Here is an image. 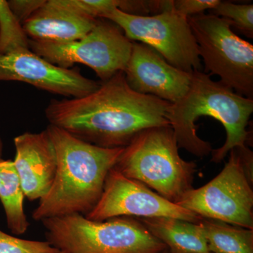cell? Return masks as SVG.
I'll use <instances>...</instances> for the list:
<instances>
[{"mask_svg":"<svg viewBox=\"0 0 253 253\" xmlns=\"http://www.w3.org/2000/svg\"><path fill=\"white\" fill-rule=\"evenodd\" d=\"M121 28L128 39L152 48L169 64L193 73L202 62L188 18L171 10L149 16H135L113 9L105 15Z\"/></svg>","mask_w":253,"mask_h":253,"instance_id":"9","label":"cell"},{"mask_svg":"<svg viewBox=\"0 0 253 253\" xmlns=\"http://www.w3.org/2000/svg\"><path fill=\"white\" fill-rule=\"evenodd\" d=\"M196 165L181 158L170 126L141 131L124 147L115 168L176 204L192 189Z\"/></svg>","mask_w":253,"mask_h":253,"instance_id":"4","label":"cell"},{"mask_svg":"<svg viewBox=\"0 0 253 253\" xmlns=\"http://www.w3.org/2000/svg\"><path fill=\"white\" fill-rule=\"evenodd\" d=\"M4 81L28 83L51 94L71 98L85 96L100 86L78 69L51 64L31 49L0 54V82Z\"/></svg>","mask_w":253,"mask_h":253,"instance_id":"11","label":"cell"},{"mask_svg":"<svg viewBox=\"0 0 253 253\" xmlns=\"http://www.w3.org/2000/svg\"><path fill=\"white\" fill-rule=\"evenodd\" d=\"M85 217L98 221L121 217L175 218L193 223L201 219L144 184L123 175L115 168L106 176L99 201Z\"/></svg>","mask_w":253,"mask_h":253,"instance_id":"10","label":"cell"},{"mask_svg":"<svg viewBox=\"0 0 253 253\" xmlns=\"http://www.w3.org/2000/svg\"><path fill=\"white\" fill-rule=\"evenodd\" d=\"M205 73L238 94L253 99V46L233 31L230 20L204 13L188 18Z\"/></svg>","mask_w":253,"mask_h":253,"instance_id":"7","label":"cell"},{"mask_svg":"<svg viewBox=\"0 0 253 253\" xmlns=\"http://www.w3.org/2000/svg\"></svg>","mask_w":253,"mask_h":253,"instance_id":"26","label":"cell"},{"mask_svg":"<svg viewBox=\"0 0 253 253\" xmlns=\"http://www.w3.org/2000/svg\"><path fill=\"white\" fill-rule=\"evenodd\" d=\"M197 224L211 253H253V229L204 218Z\"/></svg>","mask_w":253,"mask_h":253,"instance_id":"17","label":"cell"},{"mask_svg":"<svg viewBox=\"0 0 253 253\" xmlns=\"http://www.w3.org/2000/svg\"><path fill=\"white\" fill-rule=\"evenodd\" d=\"M220 0H175L172 1V11L186 18L202 14L220 3Z\"/></svg>","mask_w":253,"mask_h":253,"instance_id":"21","label":"cell"},{"mask_svg":"<svg viewBox=\"0 0 253 253\" xmlns=\"http://www.w3.org/2000/svg\"><path fill=\"white\" fill-rule=\"evenodd\" d=\"M162 253H174L173 252L172 250H170L169 249H168L166 250V251H164V252H163Z\"/></svg>","mask_w":253,"mask_h":253,"instance_id":"24","label":"cell"},{"mask_svg":"<svg viewBox=\"0 0 253 253\" xmlns=\"http://www.w3.org/2000/svg\"><path fill=\"white\" fill-rule=\"evenodd\" d=\"M131 89L175 104L189 91L192 73L169 64L152 48L133 42L130 58L124 71Z\"/></svg>","mask_w":253,"mask_h":253,"instance_id":"12","label":"cell"},{"mask_svg":"<svg viewBox=\"0 0 253 253\" xmlns=\"http://www.w3.org/2000/svg\"><path fill=\"white\" fill-rule=\"evenodd\" d=\"M25 195L14 161L0 158V201L6 224L15 235H22L30 224L24 211Z\"/></svg>","mask_w":253,"mask_h":253,"instance_id":"16","label":"cell"},{"mask_svg":"<svg viewBox=\"0 0 253 253\" xmlns=\"http://www.w3.org/2000/svg\"><path fill=\"white\" fill-rule=\"evenodd\" d=\"M98 19L83 12L74 0H46L22 26L31 41L70 42L88 34Z\"/></svg>","mask_w":253,"mask_h":253,"instance_id":"14","label":"cell"},{"mask_svg":"<svg viewBox=\"0 0 253 253\" xmlns=\"http://www.w3.org/2000/svg\"><path fill=\"white\" fill-rule=\"evenodd\" d=\"M30 49L51 64L71 68L81 63L91 68L103 82L124 72L133 42L121 28L109 20L99 18L88 34L70 42H47L29 39Z\"/></svg>","mask_w":253,"mask_h":253,"instance_id":"8","label":"cell"},{"mask_svg":"<svg viewBox=\"0 0 253 253\" xmlns=\"http://www.w3.org/2000/svg\"><path fill=\"white\" fill-rule=\"evenodd\" d=\"M30 49L29 38L7 1L0 0V54Z\"/></svg>","mask_w":253,"mask_h":253,"instance_id":"18","label":"cell"},{"mask_svg":"<svg viewBox=\"0 0 253 253\" xmlns=\"http://www.w3.org/2000/svg\"><path fill=\"white\" fill-rule=\"evenodd\" d=\"M253 154L247 147L230 151L229 161L214 179L191 189L176 203L200 217L253 229Z\"/></svg>","mask_w":253,"mask_h":253,"instance_id":"6","label":"cell"},{"mask_svg":"<svg viewBox=\"0 0 253 253\" xmlns=\"http://www.w3.org/2000/svg\"><path fill=\"white\" fill-rule=\"evenodd\" d=\"M46 129L56 151V174L32 217L42 221L73 214L85 216L99 201L106 176L124 148L99 147L51 125Z\"/></svg>","mask_w":253,"mask_h":253,"instance_id":"3","label":"cell"},{"mask_svg":"<svg viewBox=\"0 0 253 253\" xmlns=\"http://www.w3.org/2000/svg\"><path fill=\"white\" fill-rule=\"evenodd\" d=\"M14 166L25 198L29 201L44 197L54 181L56 155L46 129L41 132H25L14 138Z\"/></svg>","mask_w":253,"mask_h":253,"instance_id":"13","label":"cell"},{"mask_svg":"<svg viewBox=\"0 0 253 253\" xmlns=\"http://www.w3.org/2000/svg\"><path fill=\"white\" fill-rule=\"evenodd\" d=\"M253 112V99H248L194 71L185 96L168 108L166 118L178 147L198 157L212 154V162L219 163L234 149H244Z\"/></svg>","mask_w":253,"mask_h":253,"instance_id":"2","label":"cell"},{"mask_svg":"<svg viewBox=\"0 0 253 253\" xmlns=\"http://www.w3.org/2000/svg\"><path fill=\"white\" fill-rule=\"evenodd\" d=\"M42 222L46 241L62 253H162L168 249L142 223L131 218L98 221L73 214Z\"/></svg>","mask_w":253,"mask_h":253,"instance_id":"5","label":"cell"},{"mask_svg":"<svg viewBox=\"0 0 253 253\" xmlns=\"http://www.w3.org/2000/svg\"><path fill=\"white\" fill-rule=\"evenodd\" d=\"M209 13L230 20L233 26L248 38H253V4H234L220 1ZM232 26V27H233Z\"/></svg>","mask_w":253,"mask_h":253,"instance_id":"19","label":"cell"},{"mask_svg":"<svg viewBox=\"0 0 253 253\" xmlns=\"http://www.w3.org/2000/svg\"><path fill=\"white\" fill-rule=\"evenodd\" d=\"M170 104L133 90L121 71L85 96L51 100L45 116L49 125L81 140L115 149L126 147L145 129L169 126Z\"/></svg>","mask_w":253,"mask_h":253,"instance_id":"1","label":"cell"},{"mask_svg":"<svg viewBox=\"0 0 253 253\" xmlns=\"http://www.w3.org/2000/svg\"><path fill=\"white\" fill-rule=\"evenodd\" d=\"M3 153V142L2 140H1V137H0V158H1V156H2Z\"/></svg>","mask_w":253,"mask_h":253,"instance_id":"23","label":"cell"},{"mask_svg":"<svg viewBox=\"0 0 253 253\" xmlns=\"http://www.w3.org/2000/svg\"><path fill=\"white\" fill-rule=\"evenodd\" d=\"M46 241L20 239L0 230V253H60Z\"/></svg>","mask_w":253,"mask_h":253,"instance_id":"20","label":"cell"},{"mask_svg":"<svg viewBox=\"0 0 253 253\" xmlns=\"http://www.w3.org/2000/svg\"><path fill=\"white\" fill-rule=\"evenodd\" d=\"M153 236L176 253H211L197 223L175 218L140 219Z\"/></svg>","mask_w":253,"mask_h":253,"instance_id":"15","label":"cell"},{"mask_svg":"<svg viewBox=\"0 0 253 253\" xmlns=\"http://www.w3.org/2000/svg\"><path fill=\"white\" fill-rule=\"evenodd\" d=\"M45 1L46 0H9L7 4L15 17L23 25Z\"/></svg>","mask_w":253,"mask_h":253,"instance_id":"22","label":"cell"},{"mask_svg":"<svg viewBox=\"0 0 253 253\" xmlns=\"http://www.w3.org/2000/svg\"></svg>","mask_w":253,"mask_h":253,"instance_id":"25","label":"cell"}]
</instances>
